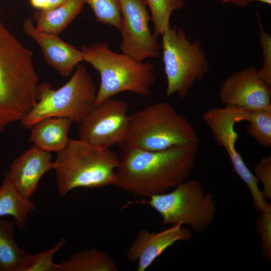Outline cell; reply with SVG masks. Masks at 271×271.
Masks as SVG:
<instances>
[{
  "instance_id": "obj_19",
  "label": "cell",
  "mask_w": 271,
  "mask_h": 271,
  "mask_svg": "<svg viewBox=\"0 0 271 271\" xmlns=\"http://www.w3.org/2000/svg\"><path fill=\"white\" fill-rule=\"evenodd\" d=\"M60 264V271H117L118 269L108 254L95 248L75 252Z\"/></svg>"
},
{
  "instance_id": "obj_24",
  "label": "cell",
  "mask_w": 271,
  "mask_h": 271,
  "mask_svg": "<svg viewBox=\"0 0 271 271\" xmlns=\"http://www.w3.org/2000/svg\"><path fill=\"white\" fill-rule=\"evenodd\" d=\"M93 11L96 21L120 30L122 18L118 0H85Z\"/></svg>"
},
{
  "instance_id": "obj_22",
  "label": "cell",
  "mask_w": 271,
  "mask_h": 271,
  "mask_svg": "<svg viewBox=\"0 0 271 271\" xmlns=\"http://www.w3.org/2000/svg\"><path fill=\"white\" fill-rule=\"evenodd\" d=\"M246 132L260 145L271 148V110L250 111Z\"/></svg>"
},
{
  "instance_id": "obj_25",
  "label": "cell",
  "mask_w": 271,
  "mask_h": 271,
  "mask_svg": "<svg viewBox=\"0 0 271 271\" xmlns=\"http://www.w3.org/2000/svg\"><path fill=\"white\" fill-rule=\"evenodd\" d=\"M256 15L259 27V42L263 60L261 68L257 69V75L264 83L271 87V35L265 31L261 19L257 13Z\"/></svg>"
},
{
  "instance_id": "obj_17",
  "label": "cell",
  "mask_w": 271,
  "mask_h": 271,
  "mask_svg": "<svg viewBox=\"0 0 271 271\" xmlns=\"http://www.w3.org/2000/svg\"><path fill=\"white\" fill-rule=\"evenodd\" d=\"M85 3V0H66L52 10L36 12L35 28L58 35L77 17Z\"/></svg>"
},
{
  "instance_id": "obj_10",
  "label": "cell",
  "mask_w": 271,
  "mask_h": 271,
  "mask_svg": "<svg viewBox=\"0 0 271 271\" xmlns=\"http://www.w3.org/2000/svg\"><path fill=\"white\" fill-rule=\"evenodd\" d=\"M128 107L127 102L112 97L95 104L79 123L80 139L108 148L120 146L127 131Z\"/></svg>"
},
{
  "instance_id": "obj_11",
  "label": "cell",
  "mask_w": 271,
  "mask_h": 271,
  "mask_svg": "<svg viewBox=\"0 0 271 271\" xmlns=\"http://www.w3.org/2000/svg\"><path fill=\"white\" fill-rule=\"evenodd\" d=\"M121 14L119 30L122 41L119 48L122 53L137 61L160 56V45L149 28L151 16L145 0H118Z\"/></svg>"
},
{
  "instance_id": "obj_23",
  "label": "cell",
  "mask_w": 271,
  "mask_h": 271,
  "mask_svg": "<svg viewBox=\"0 0 271 271\" xmlns=\"http://www.w3.org/2000/svg\"><path fill=\"white\" fill-rule=\"evenodd\" d=\"M65 242L66 240L61 238L48 250L34 254L28 253L20 271H60V264L54 263L52 258Z\"/></svg>"
},
{
  "instance_id": "obj_27",
  "label": "cell",
  "mask_w": 271,
  "mask_h": 271,
  "mask_svg": "<svg viewBox=\"0 0 271 271\" xmlns=\"http://www.w3.org/2000/svg\"><path fill=\"white\" fill-rule=\"evenodd\" d=\"M254 175L263 185L262 193L266 199H271V156L262 157L254 165Z\"/></svg>"
},
{
  "instance_id": "obj_13",
  "label": "cell",
  "mask_w": 271,
  "mask_h": 271,
  "mask_svg": "<svg viewBox=\"0 0 271 271\" xmlns=\"http://www.w3.org/2000/svg\"><path fill=\"white\" fill-rule=\"evenodd\" d=\"M182 223L173 224L160 232H150L143 229L138 233L127 253L131 262L138 261L137 271H145L168 247L179 241H189L192 231L182 226Z\"/></svg>"
},
{
  "instance_id": "obj_30",
  "label": "cell",
  "mask_w": 271,
  "mask_h": 271,
  "mask_svg": "<svg viewBox=\"0 0 271 271\" xmlns=\"http://www.w3.org/2000/svg\"><path fill=\"white\" fill-rule=\"evenodd\" d=\"M219 1H221L223 3H231L235 5L238 0H219Z\"/></svg>"
},
{
  "instance_id": "obj_29",
  "label": "cell",
  "mask_w": 271,
  "mask_h": 271,
  "mask_svg": "<svg viewBox=\"0 0 271 271\" xmlns=\"http://www.w3.org/2000/svg\"><path fill=\"white\" fill-rule=\"evenodd\" d=\"M66 0H47L48 1V9L47 10H52L64 2Z\"/></svg>"
},
{
  "instance_id": "obj_3",
  "label": "cell",
  "mask_w": 271,
  "mask_h": 271,
  "mask_svg": "<svg viewBox=\"0 0 271 271\" xmlns=\"http://www.w3.org/2000/svg\"><path fill=\"white\" fill-rule=\"evenodd\" d=\"M56 153L54 170L60 196L76 188L113 184L119 160L110 148L69 138L65 147Z\"/></svg>"
},
{
  "instance_id": "obj_15",
  "label": "cell",
  "mask_w": 271,
  "mask_h": 271,
  "mask_svg": "<svg viewBox=\"0 0 271 271\" xmlns=\"http://www.w3.org/2000/svg\"><path fill=\"white\" fill-rule=\"evenodd\" d=\"M23 28L25 33L40 46L47 64L61 76H69L83 61L80 50L61 40L58 35L37 30L31 18L25 19Z\"/></svg>"
},
{
  "instance_id": "obj_26",
  "label": "cell",
  "mask_w": 271,
  "mask_h": 271,
  "mask_svg": "<svg viewBox=\"0 0 271 271\" xmlns=\"http://www.w3.org/2000/svg\"><path fill=\"white\" fill-rule=\"evenodd\" d=\"M256 217V229L260 235L262 256L268 260L271 258V205Z\"/></svg>"
},
{
  "instance_id": "obj_14",
  "label": "cell",
  "mask_w": 271,
  "mask_h": 271,
  "mask_svg": "<svg viewBox=\"0 0 271 271\" xmlns=\"http://www.w3.org/2000/svg\"><path fill=\"white\" fill-rule=\"evenodd\" d=\"M51 159L50 152L34 145L16 158L5 173L19 193L30 199L40 179L47 172L54 169V163Z\"/></svg>"
},
{
  "instance_id": "obj_7",
  "label": "cell",
  "mask_w": 271,
  "mask_h": 271,
  "mask_svg": "<svg viewBox=\"0 0 271 271\" xmlns=\"http://www.w3.org/2000/svg\"><path fill=\"white\" fill-rule=\"evenodd\" d=\"M150 198L137 202L148 204L156 210L162 217L164 226L182 223L199 233L208 228L216 211L213 194L206 192L196 179H188L171 192Z\"/></svg>"
},
{
  "instance_id": "obj_6",
  "label": "cell",
  "mask_w": 271,
  "mask_h": 271,
  "mask_svg": "<svg viewBox=\"0 0 271 271\" xmlns=\"http://www.w3.org/2000/svg\"><path fill=\"white\" fill-rule=\"evenodd\" d=\"M97 93L86 67L78 64L69 81L58 89L47 82L39 84L37 101L20 124L31 129L36 122L50 117L66 118L79 124L94 106Z\"/></svg>"
},
{
  "instance_id": "obj_16",
  "label": "cell",
  "mask_w": 271,
  "mask_h": 271,
  "mask_svg": "<svg viewBox=\"0 0 271 271\" xmlns=\"http://www.w3.org/2000/svg\"><path fill=\"white\" fill-rule=\"evenodd\" d=\"M72 121L66 118L50 117L36 122L31 127L29 141L44 151L57 153L66 145Z\"/></svg>"
},
{
  "instance_id": "obj_21",
  "label": "cell",
  "mask_w": 271,
  "mask_h": 271,
  "mask_svg": "<svg viewBox=\"0 0 271 271\" xmlns=\"http://www.w3.org/2000/svg\"><path fill=\"white\" fill-rule=\"evenodd\" d=\"M151 13L154 25L153 35L155 37L162 35L170 27V19L172 14L182 9L185 0H145Z\"/></svg>"
},
{
  "instance_id": "obj_1",
  "label": "cell",
  "mask_w": 271,
  "mask_h": 271,
  "mask_svg": "<svg viewBox=\"0 0 271 271\" xmlns=\"http://www.w3.org/2000/svg\"><path fill=\"white\" fill-rule=\"evenodd\" d=\"M120 147L113 185L135 197L162 194L188 180L199 150L197 144L159 151Z\"/></svg>"
},
{
  "instance_id": "obj_18",
  "label": "cell",
  "mask_w": 271,
  "mask_h": 271,
  "mask_svg": "<svg viewBox=\"0 0 271 271\" xmlns=\"http://www.w3.org/2000/svg\"><path fill=\"white\" fill-rule=\"evenodd\" d=\"M36 209L33 202L19 193L5 173L0 187V217L11 216L16 226L23 230L26 228L28 215Z\"/></svg>"
},
{
  "instance_id": "obj_5",
  "label": "cell",
  "mask_w": 271,
  "mask_h": 271,
  "mask_svg": "<svg viewBox=\"0 0 271 271\" xmlns=\"http://www.w3.org/2000/svg\"><path fill=\"white\" fill-rule=\"evenodd\" d=\"M83 61L90 64L100 76L95 104L121 92L148 96L156 76L154 65L137 61L124 54L115 53L106 42L83 45Z\"/></svg>"
},
{
  "instance_id": "obj_28",
  "label": "cell",
  "mask_w": 271,
  "mask_h": 271,
  "mask_svg": "<svg viewBox=\"0 0 271 271\" xmlns=\"http://www.w3.org/2000/svg\"><path fill=\"white\" fill-rule=\"evenodd\" d=\"M30 3L33 7L41 11H47L48 9L47 0H30Z\"/></svg>"
},
{
  "instance_id": "obj_4",
  "label": "cell",
  "mask_w": 271,
  "mask_h": 271,
  "mask_svg": "<svg viewBox=\"0 0 271 271\" xmlns=\"http://www.w3.org/2000/svg\"><path fill=\"white\" fill-rule=\"evenodd\" d=\"M199 143L193 124L169 102L162 101L129 115L127 133L120 146L159 151Z\"/></svg>"
},
{
  "instance_id": "obj_2",
  "label": "cell",
  "mask_w": 271,
  "mask_h": 271,
  "mask_svg": "<svg viewBox=\"0 0 271 271\" xmlns=\"http://www.w3.org/2000/svg\"><path fill=\"white\" fill-rule=\"evenodd\" d=\"M38 79L32 51L0 22V132L36 104Z\"/></svg>"
},
{
  "instance_id": "obj_20",
  "label": "cell",
  "mask_w": 271,
  "mask_h": 271,
  "mask_svg": "<svg viewBox=\"0 0 271 271\" xmlns=\"http://www.w3.org/2000/svg\"><path fill=\"white\" fill-rule=\"evenodd\" d=\"M14 221L0 219V271H20L28 253L17 244Z\"/></svg>"
},
{
  "instance_id": "obj_9",
  "label": "cell",
  "mask_w": 271,
  "mask_h": 271,
  "mask_svg": "<svg viewBox=\"0 0 271 271\" xmlns=\"http://www.w3.org/2000/svg\"><path fill=\"white\" fill-rule=\"evenodd\" d=\"M249 112L241 108L225 106L206 110L203 114L202 119L212 131L215 142L227 153L233 172L246 184L252 200L257 201L263 196L258 186L259 181L248 169L235 148L238 136L234 128L235 124L241 121H247Z\"/></svg>"
},
{
  "instance_id": "obj_8",
  "label": "cell",
  "mask_w": 271,
  "mask_h": 271,
  "mask_svg": "<svg viewBox=\"0 0 271 271\" xmlns=\"http://www.w3.org/2000/svg\"><path fill=\"white\" fill-rule=\"evenodd\" d=\"M162 36L166 95L176 93L185 97L195 82L202 80L209 70L205 53L201 42L191 41L180 27H170Z\"/></svg>"
},
{
  "instance_id": "obj_12",
  "label": "cell",
  "mask_w": 271,
  "mask_h": 271,
  "mask_svg": "<svg viewBox=\"0 0 271 271\" xmlns=\"http://www.w3.org/2000/svg\"><path fill=\"white\" fill-rule=\"evenodd\" d=\"M257 69L251 66L226 77L218 93L221 103L250 111L271 110V87L258 77Z\"/></svg>"
}]
</instances>
